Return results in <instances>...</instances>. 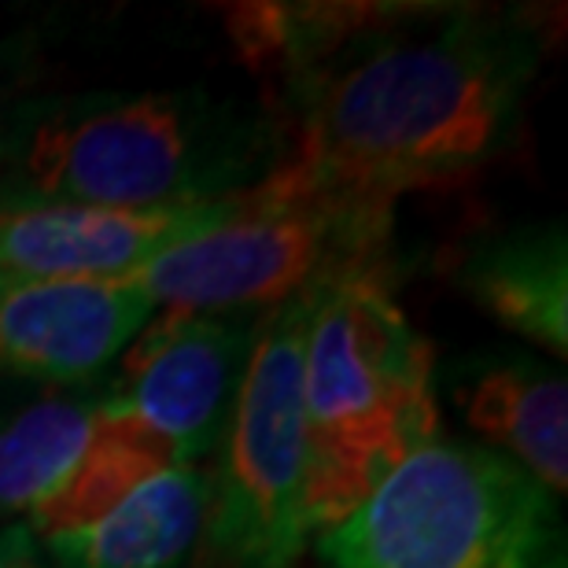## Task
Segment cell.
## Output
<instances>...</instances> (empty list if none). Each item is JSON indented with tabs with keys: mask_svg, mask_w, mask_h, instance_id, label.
<instances>
[{
	"mask_svg": "<svg viewBox=\"0 0 568 568\" xmlns=\"http://www.w3.org/2000/svg\"><path fill=\"white\" fill-rule=\"evenodd\" d=\"M30 67H27V55H22V44H0V166L11 152V141H16V130H19V119L22 111L30 108V93H27V82H30Z\"/></svg>",
	"mask_w": 568,
	"mask_h": 568,
	"instance_id": "2e32d148",
	"label": "cell"
},
{
	"mask_svg": "<svg viewBox=\"0 0 568 568\" xmlns=\"http://www.w3.org/2000/svg\"><path fill=\"white\" fill-rule=\"evenodd\" d=\"M447 392L462 422L480 432L495 454L550 495L568 491V384L550 358L520 351L462 358L450 369Z\"/></svg>",
	"mask_w": 568,
	"mask_h": 568,
	"instance_id": "30bf717a",
	"label": "cell"
},
{
	"mask_svg": "<svg viewBox=\"0 0 568 568\" xmlns=\"http://www.w3.org/2000/svg\"><path fill=\"white\" fill-rule=\"evenodd\" d=\"M539 60L528 11L414 4L284 85L288 152L270 178L381 203L458 185L514 144Z\"/></svg>",
	"mask_w": 568,
	"mask_h": 568,
	"instance_id": "6da1fadb",
	"label": "cell"
},
{
	"mask_svg": "<svg viewBox=\"0 0 568 568\" xmlns=\"http://www.w3.org/2000/svg\"><path fill=\"white\" fill-rule=\"evenodd\" d=\"M0 568H44L33 547V531L27 525L0 528Z\"/></svg>",
	"mask_w": 568,
	"mask_h": 568,
	"instance_id": "e0dca14e",
	"label": "cell"
},
{
	"mask_svg": "<svg viewBox=\"0 0 568 568\" xmlns=\"http://www.w3.org/2000/svg\"><path fill=\"white\" fill-rule=\"evenodd\" d=\"M395 203L311 192L266 178L219 230L170 247L138 274L155 306L263 314L358 274H388Z\"/></svg>",
	"mask_w": 568,
	"mask_h": 568,
	"instance_id": "5b68a950",
	"label": "cell"
},
{
	"mask_svg": "<svg viewBox=\"0 0 568 568\" xmlns=\"http://www.w3.org/2000/svg\"><path fill=\"white\" fill-rule=\"evenodd\" d=\"M410 8L414 0H258L225 11V30L241 60L284 89L333 63L362 38L410 16Z\"/></svg>",
	"mask_w": 568,
	"mask_h": 568,
	"instance_id": "4fadbf2b",
	"label": "cell"
},
{
	"mask_svg": "<svg viewBox=\"0 0 568 568\" xmlns=\"http://www.w3.org/2000/svg\"><path fill=\"white\" fill-rule=\"evenodd\" d=\"M244 196V192H241ZM241 196L196 207H33L0 214V281H126L170 247L219 230Z\"/></svg>",
	"mask_w": 568,
	"mask_h": 568,
	"instance_id": "9c48e42d",
	"label": "cell"
},
{
	"mask_svg": "<svg viewBox=\"0 0 568 568\" xmlns=\"http://www.w3.org/2000/svg\"><path fill=\"white\" fill-rule=\"evenodd\" d=\"M454 281L509 333L568 355V252L565 225H517L462 247Z\"/></svg>",
	"mask_w": 568,
	"mask_h": 568,
	"instance_id": "8fae6325",
	"label": "cell"
},
{
	"mask_svg": "<svg viewBox=\"0 0 568 568\" xmlns=\"http://www.w3.org/2000/svg\"><path fill=\"white\" fill-rule=\"evenodd\" d=\"M104 388L49 392L0 410V520L33 506L71 473L93 436Z\"/></svg>",
	"mask_w": 568,
	"mask_h": 568,
	"instance_id": "9a60e30c",
	"label": "cell"
},
{
	"mask_svg": "<svg viewBox=\"0 0 568 568\" xmlns=\"http://www.w3.org/2000/svg\"><path fill=\"white\" fill-rule=\"evenodd\" d=\"M203 514L207 473L178 465L141 484L108 517L44 539V547L60 568H192Z\"/></svg>",
	"mask_w": 568,
	"mask_h": 568,
	"instance_id": "7c38bea8",
	"label": "cell"
},
{
	"mask_svg": "<svg viewBox=\"0 0 568 568\" xmlns=\"http://www.w3.org/2000/svg\"><path fill=\"white\" fill-rule=\"evenodd\" d=\"M255 325L258 314L166 311L119 355L115 381L104 388L108 403L163 439L178 465H196L222 443Z\"/></svg>",
	"mask_w": 568,
	"mask_h": 568,
	"instance_id": "52a82bcc",
	"label": "cell"
},
{
	"mask_svg": "<svg viewBox=\"0 0 568 568\" xmlns=\"http://www.w3.org/2000/svg\"><path fill=\"white\" fill-rule=\"evenodd\" d=\"M333 568H565V517L484 443L432 439L347 520L322 531Z\"/></svg>",
	"mask_w": 568,
	"mask_h": 568,
	"instance_id": "277c9868",
	"label": "cell"
},
{
	"mask_svg": "<svg viewBox=\"0 0 568 568\" xmlns=\"http://www.w3.org/2000/svg\"><path fill=\"white\" fill-rule=\"evenodd\" d=\"M314 295L258 314L252 358L207 473V514L192 568H295L306 525L303 351Z\"/></svg>",
	"mask_w": 568,
	"mask_h": 568,
	"instance_id": "8992f818",
	"label": "cell"
},
{
	"mask_svg": "<svg viewBox=\"0 0 568 568\" xmlns=\"http://www.w3.org/2000/svg\"><path fill=\"white\" fill-rule=\"evenodd\" d=\"M166 469H178L174 450L148 428H141L130 414H122L115 403H108L104 395L82 458L33 506L27 528L41 539L85 528L108 517L141 484Z\"/></svg>",
	"mask_w": 568,
	"mask_h": 568,
	"instance_id": "5bb4252c",
	"label": "cell"
},
{
	"mask_svg": "<svg viewBox=\"0 0 568 568\" xmlns=\"http://www.w3.org/2000/svg\"><path fill=\"white\" fill-rule=\"evenodd\" d=\"M284 152L277 115L207 89L30 100L0 166V214L219 203L263 185Z\"/></svg>",
	"mask_w": 568,
	"mask_h": 568,
	"instance_id": "7a4b0ae2",
	"label": "cell"
},
{
	"mask_svg": "<svg viewBox=\"0 0 568 568\" xmlns=\"http://www.w3.org/2000/svg\"><path fill=\"white\" fill-rule=\"evenodd\" d=\"M152 311L155 303L133 281H0V381L93 388Z\"/></svg>",
	"mask_w": 568,
	"mask_h": 568,
	"instance_id": "ba28073f",
	"label": "cell"
},
{
	"mask_svg": "<svg viewBox=\"0 0 568 568\" xmlns=\"http://www.w3.org/2000/svg\"><path fill=\"white\" fill-rule=\"evenodd\" d=\"M436 362L388 274L314 292L303 351L306 525L347 520L414 450L439 439Z\"/></svg>",
	"mask_w": 568,
	"mask_h": 568,
	"instance_id": "3957f363",
	"label": "cell"
}]
</instances>
